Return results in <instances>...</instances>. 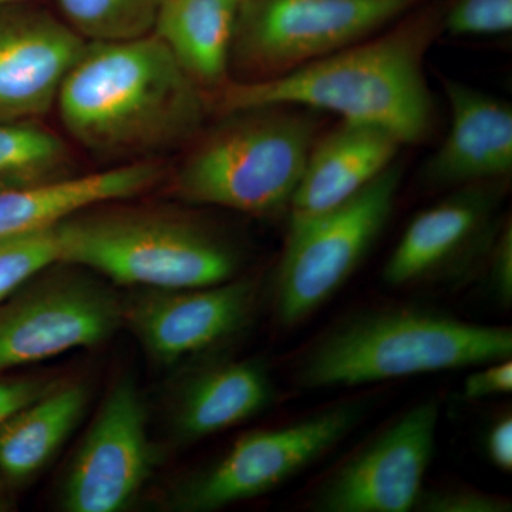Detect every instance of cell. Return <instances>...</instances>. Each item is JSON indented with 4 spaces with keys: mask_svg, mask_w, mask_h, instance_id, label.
Instances as JSON below:
<instances>
[{
    "mask_svg": "<svg viewBox=\"0 0 512 512\" xmlns=\"http://www.w3.org/2000/svg\"><path fill=\"white\" fill-rule=\"evenodd\" d=\"M69 136L114 165L154 160L200 133L207 92L156 35L87 42L56 101Z\"/></svg>",
    "mask_w": 512,
    "mask_h": 512,
    "instance_id": "1",
    "label": "cell"
},
{
    "mask_svg": "<svg viewBox=\"0 0 512 512\" xmlns=\"http://www.w3.org/2000/svg\"><path fill=\"white\" fill-rule=\"evenodd\" d=\"M441 18L440 13L413 16L382 36L366 37L274 79L228 80L207 93L208 106L217 114L266 106L330 111L389 131L403 146L421 143L434 124L424 59Z\"/></svg>",
    "mask_w": 512,
    "mask_h": 512,
    "instance_id": "2",
    "label": "cell"
},
{
    "mask_svg": "<svg viewBox=\"0 0 512 512\" xmlns=\"http://www.w3.org/2000/svg\"><path fill=\"white\" fill-rule=\"evenodd\" d=\"M512 330L413 305L376 306L338 320L306 346L293 380L309 390L348 389L474 369L511 359Z\"/></svg>",
    "mask_w": 512,
    "mask_h": 512,
    "instance_id": "3",
    "label": "cell"
},
{
    "mask_svg": "<svg viewBox=\"0 0 512 512\" xmlns=\"http://www.w3.org/2000/svg\"><path fill=\"white\" fill-rule=\"evenodd\" d=\"M113 202L57 222L60 262L137 289L198 288L237 275V249L204 222Z\"/></svg>",
    "mask_w": 512,
    "mask_h": 512,
    "instance_id": "4",
    "label": "cell"
},
{
    "mask_svg": "<svg viewBox=\"0 0 512 512\" xmlns=\"http://www.w3.org/2000/svg\"><path fill=\"white\" fill-rule=\"evenodd\" d=\"M220 117L175 171L174 194L256 218L288 212L319 138L313 110L266 106Z\"/></svg>",
    "mask_w": 512,
    "mask_h": 512,
    "instance_id": "5",
    "label": "cell"
},
{
    "mask_svg": "<svg viewBox=\"0 0 512 512\" xmlns=\"http://www.w3.org/2000/svg\"><path fill=\"white\" fill-rule=\"evenodd\" d=\"M421 0H244L229 70L274 79L375 35Z\"/></svg>",
    "mask_w": 512,
    "mask_h": 512,
    "instance_id": "6",
    "label": "cell"
},
{
    "mask_svg": "<svg viewBox=\"0 0 512 512\" xmlns=\"http://www.w3.org/2000/svg\"><path fill=\"white\" fill-rule=\"evenodd\" d=\"M367 410L365 400H343L291 423L244 434L217 460L181 481L168 507L220 511L271 493L342 443Z\"/></svg>",
    "mask_w": 512,
    "mask_h": 512,
    "instance_id": "7",
    "label": "cell"
},
{
    "mask_svg": "<svg viewBox=\"0 0 512 512\" xmlns=\"http://www.w3.org/2000/svg\"><path fill=\"white\" fill-rule=\"evenodd\" d=\"M402 170L390 165L355 197L286 237L272 288L276 319L298 325L348 282L393 214Z\"/></svg>",
    "mask_w": 512,
    "mask_h": 512,
    "instance_id": "8",
    "label": "cell"
},
{
    "mask_svg": "<svg viewBox=\"0 0 512 512\" xmlns=\"http://www.w3.org/2000/svg\"><path fill=\"white\" fill-rule=\"evenodd\" d=\"M123 325V302L80 266H49L0 305V373L94 348Z\"/></svg>",
    "mask_w": 512,
    "mask_h": 512,
    "instance_id": "9",
    "label": "cell"
},
{
    "mask_svg": "<svg viewBox=\"0 0 512 512\" xmlns=\"http://www.w3.org/2000/svg\"><path fill=\"white\" fill-rule=\"evenodd\" d=\"M440 403L421 400L365 441L313 487L315 512L414 510L434 453Z\"/></svg>",
    "mask_w": 512,
    "mask_h": 512,
    "instance_id": "10",
    "label": "cell"
},
{
    "mask_svg": "<svg viewBox=\"0 0 512 512\" xmlns=\"http://www.w3.org/2000/svg\"><path fill=\"white\" fill-rule=\"evenodd\" d=\"M157 450L143 394L130 376L113 383L74 451L59 493L67 512H121L153 476Z\"/></svg>",
    "mask_w": 512,
    "mask_h": 512,
    "instance_id": "11",
    "label": "cell"
},
{
    "mask_svg": "<svg viewBox=\"0 0 512 512\" xmlns=\"http://www.w3.org/2000/svg\"><path fill=\"white\" fill-rule=\"evenodd\" d=\"M258 284L232 278L221 284L138 289L123 302L127 325L144 350L163 365L218 352L254 319Z\"/></svg>",
    "mask_w": 512,
    "mask_h": 512,
    "instance_id": "12",
    "label": "cell"
},
{
    "mask_svg": "<svg viewBox=\"0 0 512 512\" xmlns=\"http://www.w3.org/2000/svg\"><path fill=\"white\" fill-rule=\"evenodd\" d=\"M500 183L457 188L419 212L384 265V284L402 288L466 271L478 252L490 249L497 234Z\"/></svg>",
    "mask_w": 512,
    "mask_h": 512,
    "instance_id": "13",
    "label": "cell"
},
{
    "mask_svg": "<svg viewBox=\"0 0 512 512\" xmlns=\"http://www.w3.org/2000/svg\"><path fill=\"white\" fill-rule=\"evenodd\" d=\"M86 43L63 19L30 2L0 5V121L49 113Z\"/></svg>",
    "mask_w": 512,
    "mask_h": 512,
    "instance_id": "14",
    "label": "cell"
},
{
    "mask_svg": "<svg viewBox=\"0 0 512 512\" xmlns=\"http://www.w3.org/2000/svg\"><path fill=\"white\" fill-rule=\"evenodd\" d=\"M450 126L424 163L430 187L461 188L504 181L512 171V107L507 101L454 80H443Z\"/></svg>",
    "mask_w": 512,
    "mask_h": 512,
    "instance_id": "15",
    "label": "cell"
},
{
    "mask_svg": "<svg viewBox=\"0 0 512 512\" xmlns=\"http://www.w3.org/2000/svg\"><path fill=\"white\" fill-rule=\"evenodd\" d=\"M402 146L389 131L346 120L318 138L289 204L286 237L355 197L393 165Z\"/></svg>",
    "mask_w": 512,
    "mask_h": 512,
    "instance_id": "16",
    "label": "cell"
},
{
    "mask_svg": "<svg viewBox=\"0 0 512 512\" xmlns=\"http://www.w3.org/2000/svg\"><path fill=\"white\" fill-rule=\"evenodd\" d=\"M275 402L274 379L261 360H211L181 383L171 427L175 439L195 443L247 423Z\"/></svg>",
    "mask_w": 512,
    "mask_h": 512,
    "instance_id": "17",
    "label": "cell"
},
{
    "mask_svg": "<svg viewBox=\"0 0 512 512\" xmlns=\"http://www.w3.org/2000/svg\"><path fill=\"white\" fill-rule=\"evenodd\" d=\"M165 173L163 164L147 160L79 174L46 187L0 191V239L49 227L93 205L146 194L163 183Z\"/></svg>",
    "mask_w": 512,
    "mask_h": 512,
    "instance_id": "18",
    "label": "cell"
},
{
    "mask_svg": "<svg viewBox=\"0 0 512 512\" xmlns=\"http://www.w3.org/2000/svg\"><path fill=\"white\" fill-rule=\"evenodd\" d=\"M89 404L82 383H57L0 426V490L15 491L33 480L59 454Z\"/></svg>",
    "mask_w": 512,
    "mask_h": 512,
    "instance_id": "19",
    "label": "cell"
},
{
    "mask_svg": "<svg viewBox=\"0 0 512 512\" xmlns=\"http://www.w3.org/2000/svg\"><path fill=\"white\" fill-rule=\"evenodd\" d=\"M244 0H164L153 35L205 92L229 80L232 40Z\"/></svg>",
    "mask_w": 512,
    "mask_h": 512,
    "instance_id": "20",
    "label": "cell"
},
{
    "mask_svg": "<svg viewBox=\"0 0 512 512\" xmlns=\"http://www.w3.org/2000/svg\"><path fill=\"white\" fill-rule=\"evenodd\" d=\"M72 148L37 120L0 121V191L29 190L76 177Z\"/></svg>",
    "mask_w": 512,
    "mask_h": 512,
    "instance_id": "21",
    "label": "cell"
},
{
    "mask_svg": "<svg viewBox=\"0 0 512 512\" xmlns=\"http://www.w3.org/2000/svg\"><path fill=\"white\" fill-rule=\"evenodd\" d=\"M64 22L87 42L151 35L164 0H57Z\"/></svg>",
    "mask_w": 512,
    "mask_h": 512,
    "instance_id": "22",
    "label": "cell"
},
{
    "mask_svg": "<svg viewBox=\"0 0 512 512\" xmlns=\"http://www.w3.org/2000/svg\"><path fill=\"white\" fill-rule=\"evenodd\" d=\"M57 262H60L57 224L0 239V305Z\"/></svg>",
    "mask_w": 512,
    "mask_h": 512,
    "instance_id": "23",
    "label": "cell"
},
{
    "mask_svg": "<svg viewBox=\"0 0 512 512\" xmlns=\"http://www.w3.org/2000/svg\"><path fill=\"white\" fill-rule=\"evenodd\" d=\"M512 29V0H454L441 18L451 36L504 35Z\"/></svg>",
    "mask_w": 512,
    "mask_h": 512,
    "instance_id": "24",
    "label": "cell"
},
{
    "mask_svg": "<svg viewBox=\"0 0 512 512\" xmlns=\"http://www.w3.org/2000/svg\"><path fill=\"white\" fill-rule=\"evenodd\" d=\"M510 498L468 487H426L413 511L419 512H510Z\"/></svg>",
    "mask_w": 512,
    "mask_h": 512,
    "instance_id": "25",
    "label": "cell"
},
{
    "mask_svg": "<svg viewBox=\"0 0 512 512\" xmlns=\"http://www.w3.org/2000/svg\"><path fill=\"white\" fill-rule=\"evenodd\" d=\"M487 261V286L494 301L503 306L512 302V225L498 227Z\"/></svg>",
    "mask_w": 512,
    "mask_h": 512,
    "instance_id": "26",
    "label": "cell"
},
{
    "mask_svg": "<svg viewBox=\"0 0 512 512\" xmlns=\"http://www.w3.org/2000/svg\"><path fill=\"white\" fill-rule=\"evenodd\" d=\"M512 392V362L511 359L497 360L487 365L474 367V372L464 379V399H488V397L503 396Z\"/></svg>",
    "mask_w": 512,
    "mask_h": 512,
    "instance_id": "27",
    "label": "cell"
},
{
    "mask_svg": "<svg viewBox=\"0 0 512 512\" xmlns=\"http://www.w3.org/2000/svg\"><path fill=\"white\" fill-rule=\"evenodd\" d=\"M56 384L36 377L0 379V426L23 407L52 390Z\"/></svg>",
    "mask_w": 512,
    "mask_h": 512,
    "instance_id": "28",
    "label": "cell"
},
{
    "mask_svg": "<svg viewBox=\"0 0 512 512\" xmlns=\"http://www.w3.org/2000/svg\"><path fill=\"white\" fill-rule=\"evenodd\" d=\"M485 453L495 468L510 474L512 471V417L501 414L488 427L484 441Z\"/></svg>",
    "mask_w": 512,
    "mask_h": 512,
    "instance_id": "29",
    "label": "cell"
},
{
    "mask_svg": "<svg viewBox=\"0 0 512 512\" xmlns=\"http://www.w3.org/2000/svg\"><path fill=\"white\" fill-rule=\"evenodd\" d=\"M32 0H0V5H13V3H26Z\"/></svg>",
    "mask_w": 512,
    "mask_h": 512,
    "instance_id": "30",
    "label": "cell"
}]
</instances>
